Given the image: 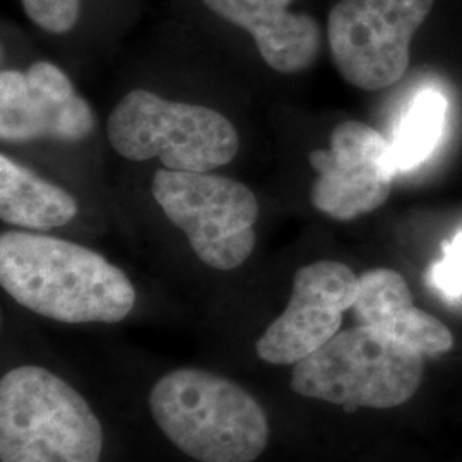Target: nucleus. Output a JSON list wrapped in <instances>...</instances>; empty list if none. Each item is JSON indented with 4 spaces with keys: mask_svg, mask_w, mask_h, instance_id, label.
<instances>
[{
    "mask_svg": "<svg viewBox=\"0 0 462 462\" xmlns=\"http://www.w3.org/2000/svg\"><path fill=\"white\" fill-rule=\"evenodd\" d=\"M0 282L24 309L66 324H116L135 305L133 282L105 257L26 231L2 233Z\"/></svg>",
    "mask_w": 462,
    "mask_h": 462,
    "instance_id": "1",
    "label": "nucleus"
},
{
    "mask_svg": "<svg viewBox=\"0 0 462 462\" xmlns=\"http://www.w3.org/2000/svg\"><path fill=\"white\" fill-rule=\"evenodd\" d=\"M149 411L166 439L198 462H255L271 427L261 402L228 377L175 368L154 382Z\"/></svg>",
    "mask_w": 462,
    "mask_h": 462,
    "instance_id": "2",
    "label": "nucleus"
},
{
    "mask_svg": "<svg viewBox=\"0 0 462 462\" xmlns=\"http://www.w3.org/2000/svg\"><path fill=\"white\" fill-rule=\"evenodd\" d=\"M103 427L67 380L38 365L0 380V461L99 462Z\"/></svg>",
    "mask_w": 462,
    "mask_h": 462,
    "instance_id": "3",
    "label": "nucleus"
},
{
    "mask_svg": "<svg viewBox=\"0 0 462 462\" xmlns=\"http://www.w3.org/2000/svg\"><path fill=\"white\" fill-rule=\"evenodd\" d=\"M423 356L380 330L356 326L293 365L298 396L346 408L389 410L414 396Z\"/></svg>",
    "mask_w": 462,
    "mask_h": 462,
    "instance_id": "4",
    "label": "nucleus"
},
{
    "mask_svg": "<svg viewBox=\"0 0 462 462\" xmlns=\"http://www.w3.org/2000/svg\"><path fill=\"white\" fill-rule=\"evenodd\" d=\"M106 131L112 148L124 158H158L171 171H213L231 163L240 148L238 133L226 116L146 89L131 91L116 103Z\"/></svg>",
    "mask_w": 462,
    "mask_h": 462,
    "instance_id": "5",
    "label": "nucleus"
},
{
    "mask_svg": "<svg viewBox=\"0 0 462 462\" xmlns=\"http://www.w3.org/2000/svg\"><path fill=\"white\" fill-rule=\"evenodd\" d=\"M152 196L204 264L231 271L254 252L259 204L247 185L165 168L154 173Z\"/></svg>",
    "mask_w": 462,
    "mask_h": 462,
    "instance_id": "6",
    "label": "nucleus"
},
{
    "mask_svg": "<svg viewBox=\"0 0 462 462\" xmlns=\"http://www.w3.org/2000/svg\"><path fill=\"white\" fill-rule=\"evenodd\" d=\"M435 0H339L328 19L332 60L365 91L396 84L410 64L413 36Z\"/></svg>",
    "mask_w": 462,
    "mask_h": 462,
    "instance_id": "7",
    "label": "nucleus"
},
{
    "mask_svg": "<svg viewBox=\"0 0 462 462\" xmlns=\"http://www.w3.org/2000/svg\"><path fill=\"white\" fill-rule=\"evenodd\" d=\"M329 144L309 156L317 171L310 189L315 209L337 221L379 209L399 173L391 141L364 122L346 120L332 131Z\"/></svg>",
    "mask_w": 462,
    "mask_h": 462,
    "instance_id": "8",
    "label": "nucleus"
},
{
    "mask_svg": "<svg viewBox=\"0 0 462 462\" xmlns=\"http://www.w3.org/2000/svg\"><path fill=\"white\" fill-rule=\"evenodd\" d=\"M360 278L336 261L303 265L293 278L284 312L255 343L257 356L269 365H297L339 332L343 315L353 309Z\"/></svg>",
    "mask_w": 462,
    "mask_h": 462,
    "instance_id": "9",
    "label": "nucleus"
},
{
    "mask_svg": "<svg viewBox=\"0 0 462 462\" xmlns=\"http://www.w3.org/2000/svg\"><path fill=\"white\" fill-rule=\"evenodd\" d=\"M95 116L66 74L50 62H34L26 72L0 76L2 141H81L93 133Z\"/></svg>",
    "mask_w": 462,
    "mask_h": 462,
    "instance_id": "10",
    "label": "nucleus"
},
{
    "mask_svg": "<svg viewBox=\"0 0 462 462\" xmlns=\"http://www.w3.org/2000/svg\"><path fill=\"white\" fill-rule=\"evenodd\" d=\"M216 16L247 30L265 64L295 74L314 64L322 47L314 17L291 13L293 0H202Z\"/></svg>",
    "mask_w": 462,
    "mask_h": 462,
    "instance_id": "11",
    "label": "nucleus"
},
{
    "mask_svg": "<svg viewBox=\"0 0 462 462\" xmlns=\"http://www.w3.org/2000/svg\"><path fill=\"white\" fill-rule=\"evenodd\" d=\"M351 310L358 326L380 330L421 356H439L454 346L450 329L414 305L408 282L393 269H372L362 274Z\"/></svg>",
    "mask_w": 462,
    "mask_h": 462,
    "instance_id": "12",
    "label": "nucleus"
},
{
    "mask_svg": "<svg viewBox=\"0 0 462 462\" xmlns=\"http://www.w3.org/2000/svg\"><path fill=\"white\" fill-rule=\"evenodd\" d=\"M78 215V202L64 189L43 180L9 156H0V217L26 230L47 231Z\"/></svg>",
    "mask_w": 462,
    "mask_h": 462,
    "instance_id": "13",
    "label": "nucleus"
},
{
    "mask_svg": "<svg viewBox=\"0 0 462 462\" xmlns=\"http://www.w3.org/2000/svg\"><path fill=\"white\" fill-rule=\"evenodd\" d=\"M447 110V98L437 89H425L410 101L391 139L399 173L429 160L446 131Z\"/></svg>",
    "mask_w": 462,
    "mask_h": 462,
    "instance_id": "14",
    "label": "nucleus"
},
{
    "mask_svg": "<svg viewBox=\"0 0 462 462\" xmlns=\"http://www.w3.org/2000/svg\"><path fill=\"white\" fill-rule=\"evenodd\" d=\"M28 17L49 33H67L79 17V0H21Z\"/></svg>",
    "mask_w": 462,
    "mask_h": 462,
    "instance_id": "15",
    "label": "nucleus"
},
{
    "mask_svg": "<svg viewBox=\"0 0 462 462\" xmlns=\"http://www.w3.org/2000/svg\"><path fill=\"white\" fill-rule=\"evenodd\" d=\"M430 282L444 297H462V230L446 245L444 257L431 265Z\"/></svg>",
    "mask_w": 462,
    "mask_h": 462,
    "instance_id": "16",
    "label": "nucleus"
}]
</instances>
